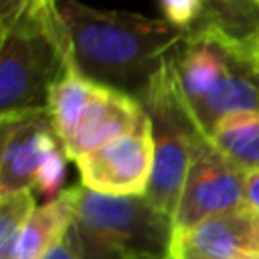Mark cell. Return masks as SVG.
<instances>
[{"instance_id":"cell-14","label":"cell","mask_w":259,"mask_h":259,"mask_svg":"<svg viewBox=\"0 0 259 259\" xmlns=\"http://www.w3.org/2000/svg\"><path fill=\"white\" fill-rule=\"evenodd\" d=\"M36 208L32 188L0 196V259H14L18 239Z\"/></svg>"},{"instance_id":"cell-15","label":"cell","mask_w":259,"mask_h":259,"mask_svg":"<svg viewBox=\"0 0 259 259\" xmlns=\"http://www.w3.org/2000/svg\"><path fill=\"white\" fill-rule=\"evenodd\" d=\"M200 22H210L235 36H255L259 30L257 0H204V16Z\"/></svg>"},{"instance_id":"cell-21","label":"cell","mask_w":259,"mask_h":259,"mask_svg":"<svg viewBox=\"0 0 259 259\" xmlns=\"http://www.w3.org/2000/svg\"><path fill=\"white\" fill-rule=\"evenodd\" d=\"M164 259H170V257H164Z\"/></svg>"},{"instance_id":"cell-5","label":"cell","mask_w":259,"mask_h":259,"mask_svg":"<svg viewBox=\"0 0 259 259\" xmlns=\"http://www.w3.org/2000/svg\"><path fill=\"white\" fill-rule=\"evenodd\" d=\"M172 57L152 77L138 101L150 119L154 140V170L144 196L174 223L184 178L202 132L182 99Z\"/></svg>"},{"instance_id":"cell-18","label":"cell","mask_w":259,"mask_h":259,"mask_svg":"<svg viewBox=\"0 0 259 259\" xmlns=\"http://www.w3.org/2000/svg\"><path fill=\"white\" fill-rule=\"evenodd\" d=\"M45 259H83L81 257V249H79V241H77V235H75L73 227L69 229V233L63 237V241Z\"/></svg>"},{"instance_id":"cell-13","label":"cell","mask_w":259,"mask_h":259,"mask_svg":"<svg viewBox=\"0 0 259 259\" xmlns=\"http://www.w3.org/2000/svg\"><path fill=\"white\" fill-rule=\"evenodd\" d=\"M208 140L241 170H259V111H233L221 117Z\"/></svg>"},{"instance_id":"cell-1","label":"cell","mask_w":259,"mask_h":259,"mask_svg":"<svg viewBox=\"0 0 259 259\" xmlns=\"http://www.w3.org/2000/svg\"><path fill=\"white\" fill-rule=\"evenodd\" d=\"M59 16L79 71L136 99L186 36L164 18L93 8L79 0H61Z\"/></svg>"},{"instance_id":"cell-16","label":"cell","mask_w":259,"mask_h":259,"mask_svg":"<svg viewBox=\"0 0 259 259\" xmlns=\"http://www.w3.org/2000/svg\"><path fill=\"white\" fill-rule=\"evenodd\" d=\"M162 18L182 30H192L204 16V0H158Z\"/></svg>"},{"instance_id":"cell-17","label":"cell","mask_w":259,"mask_h":259,"mask_svg":"<svg viewBox=\"0 0 259 259\" xmlns=\"http://www.w3.org/2000/svg\"><path fill=\"white\" fill-rule=\"evenodd\" d=\"M61 0H0V24L18 16H47L59 10Z\"/></svg>"},{"instance_id":"cell-9","label":"cell","mask_w":259,"mask_h":259,"mask_svg":"<svg viewBox=\"0 0 259 259\" xmlns=\"http://www.w3.org/2000/svg\"><path fill=\"white\" fill-rule=\"evenodd\" d=\"M259 257V212L249 204L206 217L174 231L170 259H255Z\"/></svg>"},{"instance_id":"cell-4","label":"cell","mask_w":259,"mask_h":259,"mask_svg":"<svg viewBox=\"0 0 259 259\" xmlns=\"http://www.w3.org/2000/svg\"><path fill=\"white\" fill-rule=\"evenodd\" d=\"M67 51L69 38L59 10L0 24V117L47 109Z\"/></svg>"},{"instance_id":"cell-7","label":"cell","mask_w":259,"mask_h":259,"mask_svg":"<svg viewBox=\"0 0 259 259\" xmlns=\"http://www.w3.org/2000/svg\"><path fill=\"white\" fill-rule=\"evenodd\" d=\"M245 170L231 162L206 134H200L174 212V231L241 206L245 202Z\"/></svg>"},{"instance_id":"cell-23","label":"cell","mask_w":259,"mask_h":259,"mask_svg":"<svg viewBox=\"0 0 259 259\" xmlns=\"http://www.w3.org/2000/svg\"><path fill=\"white\" fill-rule=\"evenodd\" d=\"M257 4H259V0H257Z\"/></svg>"},{"instance_id":"cell-6","label":"cell","mask_w":259,"mask_h":259,"mask_svg":"<svg viewBox=\"0 0 259 259\" xmlns=\"http://www.w3.org/2000/svg\"><path fill=\"white\" fill-rule=\"evenodd\" d=\"M0 196L32 188L57 196L67 174V152L53 127L49 109L0 117Z\"/></svg>"},{"instance_id":"cell-20","label":"cell","mask_w":259,"mask_h":259,"mask_svg":"<svg viewBox=\"0 0 259 259\" xmlns=\"http://www.w3.org/2000/svg\"><path fill=\"white\" fill-rule=\"evenodd\" d=\"M255 38H257V42H259V30H257V34H255Z\"/></svg>"},{"instance_id":"cell-2","label":"cell","mask_w":259,"mask_h":259,"mask_svg":"<svg viewBox=\"0 0 259 259\" xmlns=\"http://www.w3.org/2000/svg\"><path fill=\"white\" fill-rule=\"evenodd\" d=\"M182 99L202 134L233 111H259V42L210 22L186 32L174 57Z\"/></svg>"},{"instance_id":"cell-12","label":"cell","mask_w":259,"mask_h":259,"mask_svg":"<svg viewBox=\"0 0 259 259\" xmlns=\"http://www.w3.org/2000/svg\"><path fill=\"white\" fill-rule=\"evenodd\" d=\"M99 83L87 79L71 53V47L67 51V61H65V69L61 73V77L55 81L51 95H49V115L53 121V127L63 144V148L69 146V142L73 140L79 119L83 115V111L87 109V105L91 103V99L95 97V93L99 91Z\"/></svg>"},{"instance_id":"cell-11","label":"cell","mask_w":259,"mask_h":259,"mask_svg":"<svg viewBox=\"0 0 259 259\" xmlns=\"http://www.w3.org/2000/svg\"><path fill=\"white\" fill-rule=\"evenodd\" d=\"M75 210H77L75 186L61 190L57 196L36 206L18 239L14 259H45L73 227Z\"/></svg>"},{"instance_id":"cell-8","label":"cell","mask_w":259,"mask_h":259,"mask_svg":"<svg viewBox=\"0 0 259 259\" xmlns=\"http://www.w3.org/2000/svg\"><path fill=\"white\" fill-rule=\"evenodd\" d=\"M81 186L109 196H144L154 170L152 125L144 123L75 160Z\"/></svg>"},{"instance_id":"cell-22","label":"cell","mask_w":259,"mask_h":259,"mask_svg":"<svg viewBox=\"0 0 259 259\" xmlns=\"http://www.w3.org/2000/svg\"><path fill=\"white\" fill-rule=\"evenodd\" d=\"M255 259H259V257H255Z\"/></svg>"},{"instance_id":"cell-3","label":"cell","mask_w":259,"mask_h":259,"mask_svg":"<svg viewBox=\"0 0 259 259\" xmlns=\"http://www.w3.org/2000/svg\"><path fill=\"white\" fill-rule=\"evenodd\" d=\"M73 229L83 259L170 257L174 223L146 196H109L81 184Z\"/></svg>"},{"instance_id":"cell-19","label":"cell","mask_w":259,"mask_h":259,"mask_svg":"<svg viewBox=\"0 0 259 259\" xmlns=\"http://www.w3.org/2000/svg\"><path fill=\"white\" fill-rule=\"evenodd\" d=\"M245 204L259 212V170L247 172L245 176Z\"/></svg>"},{"instance_id":"cell-10","label":"cell","mask_w":259,"mask_h":259,"mask_svg":"<svg viewBox=\"0 0 259 259\" xmlns=\"http://www.w3.org/2000/svg\"><path fill=\"white\" fill-rule=\"evenodd\" d=\"M144 119L146 111L134 95L101 85L83 111L73 140L65 148L67 158L77 160L79 156L121 138L138 130Z\"/></svg>"}]
</instances>
